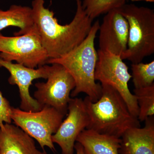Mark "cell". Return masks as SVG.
Instances as JSON below:
<instances>
[{
    "mask_svg": "<svg viewBox=\"0 0 154 154\" xmlns=\"http://www.w3.org/2000/svg\"><path fill=\"white\" fill-rule=\"evenodd\" d=\"M77 9L69 24L61 25L53 11L44 6L45 0H33L32 17L42 42L49 59L59 58L71 51L88 36L93 20L82 6V0H75Z\"/></svg>",
    "mask_w": 154,
    "mask_h": 154,
    "instance_id": "1",
    "label": "cell"
},
{
    "mask_svg": "<svg viewBox=\"0 0 154 154\" xmlns=\"http://www.w3.org/2000/svg\"><path fill=\"white\" fill-rule=\"evenodd\" d=\"M101 85L102 94L98 101L93 102L87 96L83 99L90 120L87 129L121 138L128 129L140 127V121L130 113L118 91L107 84Z\"/></svg>",
    "mask_w": 154,
    "mask_h": 154,
    "instance_id": "2",
    "label": "cell"
},
{
    "mask_svg": "<svg viewBox=\"0 0 154 154\" xmlns=\"http://www.w3.org/2000/svg\"><path fill=\"white\" fill-rule=\"evenodd\" d=\"M100 25L99 20L96 21L81 44L63 56L49 59L46 63V64H60L71 75L75 82V87L71 93L72 98L76 97L81 93H85L91 101L96 102L101 97L102 85L100 83H96L95 79L98 60L95 39Z\"/></svg>",
    "mask_w": 154,
    "mask_h": 154,
    "instance_id": "3",
    "label": "cell"
},
{
    "mask_svg": "<svg viewBox=\"0 0 154 154\" xmlns=\"http://www.w3.org/2000/svg\"><path fill=\"white\" fill-rule=\"evenodd\" d=\"M118 9L129 25L127 49L122 59L141 62L154 53V10L126 4Z\"/></svg>",
    "mask_w": 154,
    "mask_h": 154,
    "instance_id": "4",
    "label": "cell"
},
{
    "mask_svg": "<svg viewBox=\"0 0 154 154\" xmlns=\"http://www.w3.org/2000/svg\"><path fill=\"white\" fill-rule=\"evenodd\" d=\"M65 116L55 108L45 106L36 112L12 107L11 117L15 125L36 140L44 150L45 147H47L55 152L51 137L57 131Z\"/></svg>",
    "mask_w": 154,
    "mask_h": 154,
    "instance_id": "5",
    "label": "cell"
},
{
    "mask_svg": "<svg viewBox=\"0 0 154 154\" xmlns=\"http://www.w3.org/2000/svg\"><path fill=\"white\" fill-rule=\"evenodd\" d=\"M0 58L33 69L46 65L49 59L35 25L19 36H5L0 32Z\"/></svg>",
    "mask_w": 154,
    "mask_h": 154,
    "instance_id": "6",
    "label": "cell"
},
{
    "mask_svg": "<svg viewBox=\"0 0 154 154\" xmlns=\"http://www.w3.org/2000/svg\"><path fill=\"white\" fill-rule=\"evenodd\" d=\"M98 60L95 72V80L115 88L126 102L130 112L138 118L139 107L135 97L130 91L128 83L131 75L119 56L98 50Z\"/></svg>",
    "mask_w": 154,
    "mask_h": 154,
    "instance_id": "7",
    "label": "cell"
},
{
    "mask_svg": "<svg viewBox=\"0 0 154 154\" xmlns=\"http://www.w3.org/2000/svg\"><path fill=\"white\" fill-rule=\"evenodd\" d=\"M46 82L35 84L37 90L34 99L42 108L45 106L55 108L65 115L68 113V107L72 91L75 87L73 77L61 65L51 64Z\"/></svg>",
    "mask_w": 154,
    "mask_h": 154,
    "instance_id": "8",
    "label": "cell"
},
{
    "mask_svg": "<svg viewBox=\"0 0 154 154\" xmlns=\"http://www.w3.org/2000/svg\"><path fill=\"white\" fill-rule=\"evenodd\" d=\"M89 122V115L83 99L77 97L71 98L66 118L51 137L53 143L60 147L61 154H74L77 138L88 128Z\"/></svg>",
    "mask_w": 154,
    "mask_h": 154,
    "instance_id": "9",
    "label": "cell"
},
{
    "mask_svg": "<svg viewBox=\"0 0 154 154\" xmlns=\"http://www.w3.org/2000/svg\"><path fill=\"white\" fill-rule=\"evenodd\" d=\"M49 66L46 64L37 69L30 68L20 64L6 61L0 58V67L7 69L11 75L8 79L9 84L16 85L19 88L21 110L36 112L42 109L36 99L30 95L29 90L33 80L47 79Z\"/></svg>",
    "mask_w": 154,
    "mask_h": 154,
    "instance_id": "10",
    "label": "cell"
},
{
    "mask_svg": "<svg viewBox=\"0 0 154 154\" xmlns=\"http://www.w3.org/2000/svg\"><path fill=\"white\" fill-rule=\"evenodd\" d=\"M99 30V49L122 58L127 49L129 25L118 9L106 14Z\"/></svg>",
    "mask_w": 154,
    "mask_h": 154,
    "instance_id": "11",
    "label": "cell"
},
{
    "mask_svg": "<svg viewBox=\"0 0 154 154\" xmlns=\"http://www.w3.org/2000/svg\"><path fill=\"white\" fill-rule=\"evenodd\" d=\"M142 128L128 129L122 136L119 154H154V116L146 119Z\"/></svg>",
    "mask_w": 154,
    "mask_h": 154,
    "instance_id": "12",
    "label": "cell"
},
{
    "mask_svg": "<svg viewBox=\"0 0 154 154\" xmlns=\"http://www.w3.org/2000/svg\"><path fill=\"white\" fill-rule=\"evenodd\" d=\"M0 154H47L36 148L33 138L17 125L5 123L0 128Z\"/></svg>",
    "mask_w": 154,
    "mask_h": 154,
    "instance_id": "13",
    "label": "cell"
},
{
    "mask_svg": "<svg viewBox=\"0 0 154 154\" xmlns=\"http://www.w3.org/2000/svg\"><path fill=\"white\" fill-rule=\"evenodd\" d=\"M76 141L82 146L85 154H119L121 138L104 134L91 129H85Z\"/></svg>",
    "mask_w": 154,
    "mask_h": 154,
    "instance_id": "14",
    "label": "cell"
},
{
    "mask_svg": "<svg viewBox=\"0 0 154 154\" xmlns=\"http://www.w3.org/2000/svg\"><path fill=\"white\" fill-rule=\"evenodd\" d=\"M34 25L30 7L12 5L6 11L0 9V32L11 26L18 27L20 30L14 35L19 36L28 33Z\"/></svg>",
    "mask_w": 154,
    "mask_h": 154,
    "instance_id": "15",
    "label": "cell"
},
{
    "mask_svg": "<svg viewBox=\"0 0 154 154\" xmlns=\"http://www.w3.org/2000/svg\"><path fill=\"white\" fill-rule=\"evenodd\" d=\"M134 95L139 107L138 119L145 121L147 118L154 115V84L146 88L134 89Z\"/></svg>",
    "mask_w": 154,
    "mask_h": 154,
    "instance_id": "16",
    "label": "cell"
},
{
    "mask_svg": "<svg viewBox=\"0 0 154 154\" xmlns=\"http://www.w3.org/2000/svg\"><path fill=\"white\" fill-rule=\"evenodd\" d=\"M126 0H83L82 6L86 14L92 20L109 11L120 8Z\"/></svg>",
    "mask_w": 154,
    "mask_h": 154,
    "instance_id": "17",
    "label": "cell"
},
{
    "mask_svg": "<svg viewBox=\"0 0 154 154\" xmlns=\"http://www.w3.org/2000/svg\"><path fill=\"white\" fill-rule=\"evenodd\" d=\"M131 78L135 89L146 88L154 85V60L149 63H132Z\"/></svg>",
    "mask_w": 154,
    "mask_h": 154,
    "instance_id": "18",
    "label": "cell"
},
{
    "mask_svg": "<svg viewBox=\"0 0 154 154\" xmlns=\"http://www.w3.org/2000/svg\"><path fill=\"white\" fill-rule=\"evenodd\" d=\"M12 107L8 99L3 96L0 91V128L3 127L5 123H11Z\"/></svg>",
    "mask_w": 154,
    "mask_h": 154,
    "instance_id": "19",
    "label": "cell"
},
{
    "mask_svg": "<svg viewBox=\"0 0 154 154\" xmlns=\"http://www.w3.org/2000/svg\"><path fill=\"white\" fill-rule=\"evenodd\" d=\"M74 148L76 154H85L82 146L79 143L77 142L75 143Z\"/></svg>",
    "mask_w": 154,
    "mask_h": 154,
    "instance_id": "20",
    "label": "cell"
},
{
    "mask_svg": "<svg viewBox=\"0 0 154 154\" xmlns=\"http://www.w3.org/2000/svg\"><path fill=\"white\" fill-rule=\"evenodd\" d=\"M132 2H138V1H145L149 2H154V0H131Z\"/></svg>",
    "mask_w": 154,
    "mask_h": 154,
    "instance_id": "21",
    "label": "cell"
}]
</instances>
